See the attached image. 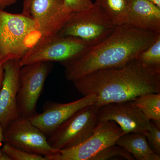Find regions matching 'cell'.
I'll use <instances>...</instances> for the list:
<instances>
[{"label":"cell","instance_id":"obj_23","mask_svg":"<svg viewBox=\"0 0 160 160\" xmlns=\"http://www.w3.org/2000/svg\"><path fill=\"white\" fill-rule=\"evenodd\" d=\"M33 0H23V14L29 16V8Z\"/></svg>","mask_w":160,"mask_h":160},{"label":"cell","instance_id":"obj_7","mask_svg":"<svg viewBox=\"0 0 160 160\" xmlns=\"http://www.w3.org/2000/svg\"><path fill=\"white\" fill-rule=\"evenodd\" d=\"M123 134L120 126L113 121L99 123L93 134L86 141L74 147L58 150L48 160H90L103 149L116 144Z\"/></svg>","mask_w":160,"mask_h":160},{"label":"cell","instance_id":"obj_26","mask_svg":"<svg viewBox=\"0 0 160 160\" xmlns=\"http://www.w3.org/2000/svg\"><path fill=\"white\" fill-rule=\"evenodd\" d=\"M3 128L2 125L0 124V160L2 156V151H1V146H2V142H3Z\"/></svg>","mask_w":160,"mask_h":160},{"label":"cell","instance_id":"obj_6","mask_svg":"<svg viewBox=\"0 0 160 160\" xmlns=\"http://www.w3.org/2000/svg\"><path fill=\"white\" fill-rule=\"evenodd\" d=\"M98 109L93 104L72 115L48 136L50 146L58 151L74 147L87 140L98 124Z\"/></svg>","mask_w":160,"mask_h":160},{"label":"cell","instance_id":"obj_4","mask_svg":"<svg viewBox=\"0 0 160 160\" xmlns=\"http://www.w3.org/2000/svg\"><path fill=\"white\" fill-rule=\"evenodd\" d=\"M91 48L82 40L58 34L41 39L20 60L21 66L41 62H58L66 67Z\"/></svg>","mask_w":160,"mask_h":160},{"label":"cell","instance_id":"obj_21","mask_svg":"<svg viewBox=\"0 0 160 160\" xmlns=\"http://www.w3.org/2000/svg\"><path fill=\"white\" fill-rule=\"evenodd\" d=\"M150 123V128L143 133L153 152L160 155V128L151 121Z\"/></svg>","mask_w":160,"mask_h":160},{"label":"cell","instance_id":"obj_18","mask_svg":"<svg viewBox=\"0 0 160 160\" xmlns=\"http://www.w3.org/2000/svg\"><path fill=\"white\" fill-rule=\"evenodd\" d=\"M137 59L144 68L160 69V34L149 48L139 55Z\"/></svg>","mask_w":160,"mask_h":160},{"label":"cell","instance_id":"obj_20","mask_svg":"<svg viewBox=\"0 0 160 160\" xmlns=\"http://www.w3.org/2000/svg\"><path fill=\"white\" fill-rule=\"evenodd\" d=\"M1 151L8 155L12 160H47L42 155L24 151L7 143L4 144Z\"/></svg>","mask_w":160,"mask_h":160},{"label":"cell","instance_id":"obj_24","mask_svg":"<svg viewBox=\"0 0 160 160\" xmlns=\"http://www.w3.org/2000/svg\"><path fill=\"white\" fill-rule=\"evenodd\" d=\"M18 0H0V9H4L6 7L13 5Z\"/></svg>","mask_w":160,"mask_h":160},{"label":"cell","instance_id":"obj_11","mask_svg":"<svg viewBox=\"0 0 160 160\" xmlns=\"http://www.w3.org/2000/svg\"><path fill=\"white\" fill-rule=\"evenodd\" d=\"M98 123L113 121L120 126L124 134L144 133L149 129L150 121L132 101L109 103L98 107Z\"/></svg>","mask_w":160,"mask_h":160},{"label":"cell","instance_id":"obj_9","mask_svg":"<svg viewBox=\"0 0 160 160\" xmlns=\"http://www.w3.org/2000/svg\"><path fill=\"white\" fill-rule=\"evenodd\" d=\"M51 70L49 62H41L22 66L17 103L21 114L29 118L36 113L37 104L46 78Z\"/></svg>","mask_w":160,"mask_h":160},{"label":"cell","instance_id":"obj_10","mask_svg":"<svg viewBox=\"0 0 160 160\" xmlns=\"http://www.w3.org/2000/svg\"><path fill=\"white\" fill-rule=\"evenodd\" d=\"M97 99L96 96L92 94L69 103L47 101L43 106L42 112H36L28 118L46 136H49L72 115L86 106L94 104Z\"/></svg>","mask_w":160,"mask_h":160},{"label":"cell","instance_id":"obj_27","mask_svg":"<svg viewBox=\"0 0 160 160\" xmlns=\"http://www.w3.org/2000/svg\"><path fill=\"white\" fill-rule=\"evenodd\" d=\"M151 2L154 3L155 5L160 7V0H149Z\"/></svg>","mask_w":160,"mask_h":160},{"label":"cell","instance_id":"obj_22","mask_svg":"<svg viewBox=\"0 0 160 160\" xmlns=\"http://www.w3.org/2000/svg\"><path fill=\"white\" fill-rule=\"evenodd\" d=\"M65 5L71 12H80L89 9L94 5L92 0H64Z\"/></svg>","mask_w":160,"mask_h":160},{"label":"cell","instance_id":"obj_19","mask_svg":"<svg viewBox=\"0 0 160 160\" xmlns=\"http://www.w3.org/2000/svg\"><path fill=\"white\" fill-rule=\"evenodd\" d=\"M123 158L127 160H135L131 153L117 144H113L103 149L90 159V160H107L112 158Z\"/></svg>","mask_w":160,"mask_h":160},{"label":"cell","instance_id":"obj_25","mask_svg":"<svg viewBox=\"0 0 160 160\" xmlns=\"http://www.w3.org/2000/svg\"><path fill=\"white\" fill-rule=\"evenodd\" d=\"M3 63L0 62V89L2 88L3 78H4V69H3Z\"/></svg>","mask_w":160,"mask_h":160},{"label":"cell","instance_id":"obj_5","mask_svg":"<svg viewBox=\"0 0 160 160\" xmlns=\"http://www.w3.org/2000/svg\"><path fill=\"white\" fill-rule=\"evenodd\" d=\"M117 26L98 6L80 12H72L57 33L82 40L90 47L106 39Z\"/></svg>","mask_w":160,"mask_h":160},{"label":"cell","instance_id":"obj_1","mask_svg":"<svg viewBox=\"0 0 160 160\" xmlns=\"http://www.w3.org/2000/svg\"><path fill=\"white\" fill-rule=\"evenodd\" d=\"M72 82L83 96L95 95L94 104L98 107L132 101L147 93H160V69L144 68L137 58L121 67L93 72Z\"/></svg>","mask_w":160,"mask_h":160},{"label":"cell","instance_id":"obj_15","mask_svg":"<svg viewBox=\"0 0 160 160\" xmlns=\"http://www.w3.org/2000/svg\"><path fill=\"white\" fill-rule=\"evenodd\" d=\"M116 144L122 146L137 160H160V155L153 152L146 136L142 132H129L123 134Z\"/></svg>","mask_w":160,"mask_h":160},{"label":"cell","instance_id":"obj_12","mask_svg":"<svg viewBox=\"0 0 160 160\" xmlns=\"http://www.w3.org/2000/svg\"><path fill=\"white\" fill-rule=\"evenodd\" d=\"M72 12L64 0H33L29 16L37 25L41 38L57 34Z\"/></svg>","mask_w":160,"mask_h":160},{"label":"cell","instance_id":"obj_16","mask_svg":"<svg viewBox=\"0 0 160 160\" xmlns=\"http://www.w3.org/2000/svg\"><path fill=\"white\" fill-rule=\"evenodd\" d=\"M94 4L104 12L116 26L126 24L130 0H95Z\"/></svg>","mask_w":160,"mask_h":160},{"label":"cell","instance_id":"obj_3","mask_svg":"<svg viewBox=\"0 0 160 160\" xmlns=\"http://www.w3.org/2000/svg\"><path fill=\"white\" fill-rule=\"evenodd\" d=\"M41 38L37 25L30 16L0 9V62L20 61Z\"/></svg>","mask_w":160,"mask_h":160},{"label":"cell","instance_id":"obj_13","mask_svg":"<svg viewBox=\"0 0 160 160\" xmlns=\"http://www.w3.org/2000/svg\"><path fill=\"white\" fill-rule=\"evenodd\" d=\"M20 61L9 60L3 65L4 78L0 89V124L3 129L22 116L17 99L22 67Z\"/></svg>","mask_w":160,"mask_h":160},{"label":"cell","instance_id":"obj_2","mask_svg":"<svg viewBox=\"0 0 160 160\" xmlns=\"http://www.w3.org/2000/svg\"><path fill=\"white\" fill-rule=\"evenodd\" d=\"M160 34L127 24L118 26L106 39L66 66L65 77L72 82L97 70L124 66L136 59Z\"/></svg>","mask_w":160,"mask_h":160},{"label":"cell","instance_id":"obj_8","mask_svg":"<svg viewBox=\"0 0 160 160\" xmlns=\"http://www.w3.org/2000/svg\"><path fill=\"white\" fill-rule=\"evenodd\" d=\"M3 142L18 149L47 158L58 150L50 146L47 136L26 117L21 116L3 130Z\"/></svg>","mask_w":160,"mask_h":160},{"label":"cell","instance_id":"obj_14","mask_svg":"<svg viewBox=\"0 0 160 160\" xmlns=\"http://www.w3.org/2000/svg\"><path fill=\"white\" fill-rule=\"evenodd\" d=\"M127 25L160 33V7L149 0H130Z\"/></svg>","mask_w":160,"mask_h":160},{"label":"cell","instance_id":"obj_17","mask_svg":"<svg viewBox=\"0 0 160 160\" xmlns=\"http://www.w3.org/2000/svg\"><path fill=\"white\" fill-rule=\"evenodd\" d=\"M132 101L148 119L160 128V93H147Z\"/></svg>","mask_w":160,"mask_h":160}]
</instances>
